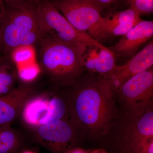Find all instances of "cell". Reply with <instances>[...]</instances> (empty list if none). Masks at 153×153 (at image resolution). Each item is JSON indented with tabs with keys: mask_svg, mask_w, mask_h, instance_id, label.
<instances>
[{
	"mask_svg": "<svg viewBox=\"0 0 153 153\" xmlns=\"http://www.w3.org/2000/svg\"><path fill=\"white\" fill-rule=\"evenodd\" d=\"M70 85L68 100L71 120L82 138L98 143L120 115L115 96L102 75L89 71Z\"/></svg>",
	"mask_w": 153,
	"mask_h": 153,
	"instance_id": "1",
	"label": "cell"
},
{
	"mask_svg": "<svg viewBox=\"0 0 153 153\" xmlns=\"http://www.w3.org/2000/svg\"><path fill=\"white\" fill-rule=\"evenodd\" d=\"M38 63L41 71L60 85H70L85 71L88 47L68 44L52 33L42 34L37 45Z\"/></svg>",
	"mask_w": 153,
	"mask_h": 153,
	"instance_id": "2",
	"label": "cell"
},
{
	"mask_svg": "<svg viewBox=\"0 0 153 153\" xmlns=\"http://www.w3.org/2000/svg\"><path fill=\"white\" fill-rule=\"evenodd\" d=\"M37 4L30 1L18 6L4 5L0 19V38L7 58L18 47L38 44L41 34L38 26Z\"/></svg>",
	"mask_w": 153,
	"mask_h": 153,
	"instance_id": "3",
	"label": "cell"
},
{
	"mask_svg": "<svg viewBox=\"0 0 153 153\" xmlns=\"http://www.w3.org/2000/svg\"><path fill=\"white\" fill-rule=\"evenodd\" d=\"M153 137V108L137 117L119 116L108 126L98 143L108 153H134Z\"/></svg>",
	"mask_w": 153,
	"mask_h": 153,
	"instance_id": "4",
	"label": "cell"
},
{
	"mask_svg": "<svg viewBox=\"0 0 153 153\" xmlns=\"http://www.w3.org/2000/svg\"><path fill=\"white\" fill-rule=\"evenodd\" d=\"M116 100L119 105L120 116L132 118L153 108V68L139 73L118 89Z\"/></svg>",
	"mask_w": 153,
	"mask_h": 153,
	"instance_id": "5",
	"label": "cell"
},
{
	"mask_svg": "<svg viewBox=\"0 0 153 153\" xmlns=\"http://www.w3.org/2000/svg\"><path fill=\"white\" fill-rule=\"evenodd\" d=\"M37 18L41 34L52 33L61 41L76 46L98 48L104 47L75 29L49 0L38 1Z\"/></svg>",
	"mask_w": 153,
	"mask_h": 153,
	"instance_id": "6",
	"label": "cell"
},
{
	"mask_svg": "<svg viewBox=\"0 0 153 153\" xmlns=\"http://www.w3.org/2000/svg\"><path fill=\"white\" fill-rule=\"evenodd\" d=\"M73 27L100 43L107 38L103 16L86 0H49Z\"/></svg>",
	"mask_w": 153,
	"mask_h": 153,
	"instance_id": "7",
	"label": "cell"
},
{
	"mask_svg": "<svg viewBox=\"0 0 153 153\" xmlns=\"http://www.w3.org/2000/svg\"><path fill=\"white\" fill-rule=\"evenodd\" d=\"M69 114L68 97L60 95L48 97L40 95L29 100L22 112L26 123L38 128L60 120L65 119Z\"/></svg>",
	"mask_w": 153,
	"mask_h": 153,
	"instance_id": "8",
	"label": "cell"
},
{
	"mask_svg": "<svg viewBox=\"0 0 153 153\" xmlns=\"http://www.w3.org/2000/svg\"><path fill=\"white\" fill-rule=\"evenodd\" d=\"M41 142L53 152L64 153L74 146L82 136L71 120H60L38 128Z\"/></svg>",
	"mask_w": 153,
	"mask_h": 153,
	"instance_id": "9",
	"label": "cell"
},
{
	"mask_svg": "<svg viewBox=\"0 0 153 153\" xmlns=\"http://www.w3.org/2000/svg\"><path fill=\"white\" fill-rule=\"evenodd\" d=\"M153 65V41L152 38L145 47L123 65H116L111 71L101 75L115 96L125 82Z\"/></svg>",
	"mask_w": 153,
	"mask_h": 153,
	"instance_id": "10",
	"label": "cell"
},
{
	"mask_svg": "<svg viewBox=\"0 0 153 153\" xmlns=\"http://www.w3.org/2000/svg\"><path fill=\"white\" fill-rule=\"evenodd\" d=\"M153 21L142 20L110 49L119 56L132 57L141 47L153 38Z\"/></svg>",
	"mask_w": 153,
	"mask_h": 153,
	"instance_id": "11",
	"label": "cell"
},
{
	"mask_svg": "<svg viewBox=\"0 0 153 153\" xmlns=\"http://www.w3.org/2000/svg\"><path fill=\"white\" fill-rule=\"evenodd\" d=\"M140 17L131 7L108 14L103 16V32L108 37L123 36L143 20Z\"/></svg>",
	"mask_w": 153,
	"mask_h": 153,
	"instance_id": "12",
	"label": "cell"
},
{
	"mask_svg": "<svg viewBox=\"0 0 153 153\" xmlns=\"http://www.w3.org/2000/svg\"><path fill=\"white\" fill-rule=\"evenodd\" d=\"M31 88L22 86L0 97V125L10 122L28 100Z\"/></svg>",
	"mask_w": 153,
	"mask_h": 153,
	"instance_id": "13",
	"label": "cell"
},
{
	"mask_svg": "<svg viewBox=\"0 0 153 153\" xmlns=\"http://www.w3.org/2000/svg\"><path fill=\"white\" fill-rule=\"evenodd\" d=\"M115 54L109 48L105 47L98 49L97 54L85 56V68L89 72L104 75L109 72L116 65Z\"/></svg>",
	"mask_w": 153,
	"mask_h": 153,
	"instance_id": "14",
	"label": "cell"
},
{
	"mask_svg": "<svg viewBox=\"0 0 153 153\" xmlns=\"http://www.w3.org/2000/svg\"><path fill=\"white\" fill-rule=\"evenodd\" d=\"M10 63H4L0 66V97L8 94L15 89L16 82V70L13 68Z\"/></svg>",
	"mask_w": 153,
	"mask_h": 153,
	"instance_id": "15",
	"label": "cell"
},
{
	"mask_svg": "<svg viewBox=\"0 0 153 153\" xmlns=\"http://www.w3.org/2000/svg\"><path fill=\"white\" fill-rule=\"evenodd\" d=\"M32 46H22L15 49L10 59L16 66H22L32 62L34 51Z\"/></svg>",
	"mask_w": 153,
	"mask_h": 153,
	"instance_id": "16",
	"label": "cell"
},
{
	"mask_svg": "<svg viewBox=\"0 0 153 153\" xmlns=\"http://www.w3.org/2000/svg\"><path fill=\"white\" fill-rule=\"evenodd\" d=\"M16 71L18 78L25 82H32L41 71L38 63L33 62L16 66Z\"/></svg>",
	"mask_w": 153,
	"mask_h": 153,
	"instance_id": "17",
	"label": "cell"
},
{
	"mask_svg": "<svg viewBox=\"0 0 153 153\" xmlns=\"http://www.w3.org/2000/svg\"><path fill=\"white\" fill-rule=\"evenodd\" d=\"M16 143L15 134L10 130L0 128V153H8Z\"/></svg>",
	"mask_w": 153,
	"mask_h": 153,
	"instance_id": "18",
	"label": "cell"
},
{
	"mask_svg": "<svg viewBox=\"0 0 153 153\" xmlns=\"http://www.w3.org/2000/svg\"><path fill=\"white\" fill-rule=\"evenodd\" d=\"M126 4L140 16L151 15L153 12V0H126Z\"/></svg>",
	"mask_w": 153,
	"mask_h": 153,
	"instance_id": "19",
	"label": "cell"
},
{
	"mask_svg": "<svg viewBox=\"0 0 153 153\" xmlns=\"http://www.w3.org/2000/svg\"><path fill=\"white\" fill-rule=\"evenodd\" d=\"M93 5L102 15L104 12L109 13L114 12L123 2L126 3V0H86Z\"/></svg>",
	"mask_w": 153,
	"mask_h": 153,
	"instance_id": "20",
	"label": "cell"
},
{
	"mask_svg": "<svg viewBox=\"0 0 153 153\" xmlns=\"http://www.w3.org/2000/svg\"><path fill=\"white\" fill-rule=\"evenodd\" d=\"M30 1L31 0H4L5 4L10 6L19 5Z\"/></svg>",
	"mask_w": 153,
	"mask_h": 153,
	"instance_id": "21",
	"label": "cell"
},
{
	"mask_svg": "<svg viewBox=\"0 0 153 153\" xmlns=\"http://www.w3.org/2000/svg\"><path fill=\"white\" fill-rule=\"evenodd\" d=\"M64 153H88V150H85L82 148L74 147L69 149Z\"/></svg>",
	"mask_w": 153,
	"mask_h": 153,
	"instance_id": "22",
	"label": "cell"
},
{
	"mask_svg": "<svg viewBox=\"0 0 153 153\" xmlns=\"http://www.w3.org/2000/svg\"><path fill=\"white\" fill-rule=\"evenodd\" d=\"M88 153H108L106 151L102 148L93 149L92 150H88Z\"/></svg>",
	"mask_w": 153,
	"mask_h": 153,
	"instance_id": "23",
	"label": "cell"
},
{
	"mask_svg": "<svg viewBox=\"0 0 153 153\" xmlns=\"http://www.w3.org/2000/svg\"><path fill=\"white\" fill-rule=\"evenodd\" d=\"M4 0H0V19L2 14L4 8Z\"/></svg>",
	"mask_w": 153,
	"mask_h": 153,
	"instance_id": "24",
	"label": "cell"
},
{
	"mask_svg": "<svg viewBox=\"0 0 153 153\" xmlns=\"http://www.w3.org/2000/svg\"><path fill=\"white\" fill-rule=\"evenodd\" d=\"M4 63V61H3V59L2 58H1L0 57V66Z\"/></svg>",
	"mask_w": 153,
	"mask_h": 153,
	"instance_id": "25",
	"label": "cell"
},
{
	"mask_svg": "<svg viewBox=\"0 0 153 153\" xmlns=\"http://www.w3.org/2000/svg\"><path fill=\"white\" fill-rule=\"evenodd\" d=\"M3 49L1 41V38H0V49Z\"/></svg>",
	"mask_w": 153,
	"mask_h": 153,
	"instance_id": "26",
	"label": "cell"
},
{
	"mask_svg": "<svg viewBox=\"0 0 153 153\" xmlns=\"http://www.w3.org/2000/svg\"><path fill=\"white\" fill-rule=\"evenodd\" d=\"M22 153H35L33 152H31V151H26V152H24Z\"/></svg>",
	"mask_w": 153,
	"mask_h": 153,
	"instance_id": "27",
	"label": "cell"
},
{
	"mask_svg": "<svg viewBox=\"0 0 153 153\" xmlns=\"http://www.w3.org/2000/svg\"><path fill=\"white\" fill-rule=\"evenodd\" d=\"M31 1H33L36 2H38V1H40V0H31Z\"/></svg>",
	"mask_w": 153,
	"mask_h": 153,
	"instance_id": "28",
	"label": "cell"
}]
</instances>
